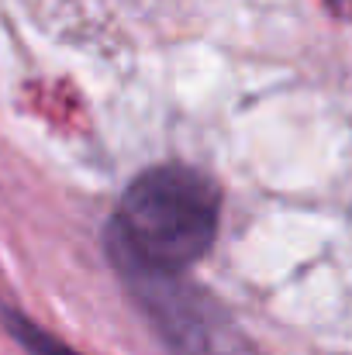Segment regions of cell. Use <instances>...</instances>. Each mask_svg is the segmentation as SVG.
I'll return each mask as SVG.
<instances>
[{
	"label": "cell",
	"instance_id": "obj_3",
	"mask_svg": "<svg viewBox=\"0 0 352 355\" xmlns=\"http://www.w3.org/2000/svg\"><path fill=\"white\" fill-rule=\"evenodd\" d=\"M0 321L7 324V331L17 338V345H24L31 355H80L76 349H69L62 338L49 335L45 328H38L35 321H28L21 311L14 307H0Z\"/></svg>",
	"mask_w": 352,
	"mask_h": 355
},
{
	"label": "cell",
	"instance_id": "obj_2",
	"mask_svg": "<svg viewBox=\"0 0 352 355\" xmlns=\"http://www.w3.org/2000/svg\"><path fill=\"white\" fill-rule=\"evenodd\" d=\"M117 272L173 355H262L208 290L135 266H117Z\"/></svg>",
	"mask_w": 352,
	"mask_h": 355
},
{
	"label": "cell",
	"instance_id": "obj_4",
	"mask_svg": "<svg viewBox=\"0 0 352 355\" xmlns=\"http://www.w3.org/2000/svg\"><path fill=\"white\" fill-rule=\"evenodd\" d=\"M328 3H332V7H349L352 0H328Z\"/></svg>",
	"mask_w": 352,
	"mask_h": 355
},
{
	"label": "cell",
	"instance_id": "obj_1",
	"mask_svg": "<svg viewBox=\"0 0 352 355\" xmlns=\"http://www.w3.org/2000/svg\"><path fill=\"white\" fill-rule=\"evenodd\" d=\"M221 190L218 183L183 162L145 169L124 190L108 225V255L115 266L180 276L218 235Z\"/></svg>",
	"mask_w": 352,
	"mask_h": 355
}]
</instances>
